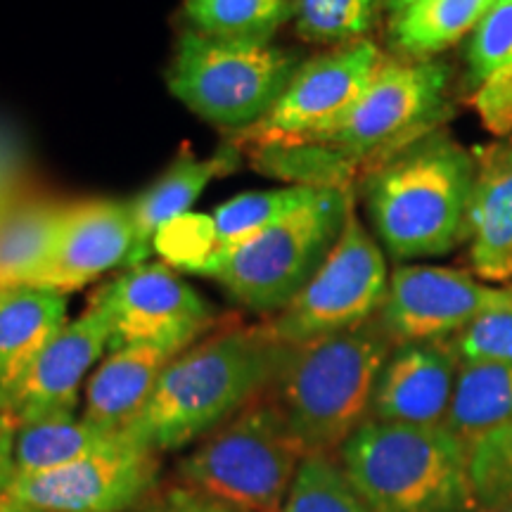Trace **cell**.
Here are the masks:
<instances>
[{
    "instance_id": "1",
    "label": "cell",
    "mask_w": 512,
    "mask_h": 512,
    "mask_svg": "<svg viewBox=\"0 0 512 512\" xmlns=\"http://www.w3.org/2000/svg\"><path fill=\"white\" fill-rule=\"evenodd\" d=\"M283 351L266 320H221L171 358L145 411L124 434L159 456L190 448L271 389Z\"/></svg>"
},
{
    "instance_id": "2",
    "label": "cell",
    "mask_w": 512,
    "mask_h": 512,
    "mask_svg": "<svg viewBox=\"0 0 512 512\" xmlns=\"http://www.w3.org/2000/svg\"><path fill=\"white\" fill-rule=\"evenodd\" d=\"M475 155L434 128L358 178L370 233L396 261L441 256L467 240Z\"/></svg>"
},
{
    "instance_id": "3",
    "label": "cell",
    "mask_w": 512,
    "mask_h": 512,
    "mask_svg": "<svg viewBox=\"0 0 512 512\" xmlns=\"http://www.w3.org/2000/svg\"><path fill=\"white\" fill-rule=\"evenodd\" d=\"M396 347L377 316L337 335L285 344L266 396L309 453H335L370 418L377 377Z\"/></svg>"
},
{
    "instance_id": "4",
    "label": "cell",
    "mask_w": 512,
    "mask_h": 512,
    "mask_svg": "<svg viewBox=\"0 0 512 512\" xmlns=\"http://www.w3.org/2000/svg\"><path fill=\"white\" fill-rule=\"evenodd\" d=\"M337 453L373 512L482 510L470 475V446L446 425L368 418Z\"/></svg>"
},
{
    "instance_id": "5",
    "label": "cell",
    "mask_w": 512,
    "mask_h": 512,
    "mask_svg": "<svg viewBox=\"0 0 512 512\" xmlns=\"http://www.w3.org/2000/svg\"><path fill=\"white\" fill-rule=\"evenodd\" d=\"M309 456L264 394L176 460L171 482L235 512H278Z\"/></svg>"
},
{
    "instance_id": "6",
    "label": "cell",
    "mask_w": 512,
    "mask_h": 512,
    "mask_svg": "<svg viewBox=\"0 0 512 512\" xmlns=\"http://www.w3.org/2000/svg\"><path fill=\"white\" fill-rule=\"evenodd\" d=\"M354 204L351 188H318L283 221L216 252L202 278L214 280L242 309L278 316L328 259Z\"/></svg>"
},
{
    "instance_id": "7",
    "label": "cell",
    "mask_w": 512,
    "mask_h": 512,
    "mask_svg": "<svg viewBox=\"0 0 512 512\" xmlns=\"http://www.w3.org/2000/svg\"><path fill=\"white\" fill-rule=\"evenodd\" d=\"M306 57L273 43H228L181 27L166 86L178 102L230 138L273 110Z\"/></svg>"
},
{
    "instance_id": "8",
    "label": "cell",
    "mask_w": 512,
    "mask_h": 512,
    "mask_svg": "<svg viewBox=\"0 0 512 512\" xmlns=\"http://www.w3.org/2000/svg\"><path fill=\"white\" fill-rule=\"evenodd\" d=\"M451 93L448 62L387 55L347 117L313 145L328 147L363 174L399 147L441 128L451 117Z\"/></svg>"
},
{
    "instance_id": "9",
    "label": "cell",
    "mask_w": 512,
    "mask_h": 512,
    "mask_svg": "<svg viewBox=\"0 0 512 512\" xmlns=\"http://www.w3.org/2000/svg\"><path fill=\"white\" fill-rule=\"evenodd\" d=\"M387 290V254L354 207L323 266L278 316L266 318V325L283 344L337 335L373 320Z\"/></svg>"
},
{
    "instance_id": "10",
    "label": "cell",
    "mask_w": 512,
    "mask_h": 512,
    "mask_svg": "<svg viewBox=\"0 0 512 512\" xmlns=\"http://www.w3.org/2000/svg\"><path fill=\"white\" fill-rule=\"evenodd\" d=\"M384 57L370 38L306 57L273 110L254 128L233 136L230 145L261 150L318 143L347 117Z\"/></svg>"
},
{
    "instance_id": "11",
    "label": "cell",
    "mask_w": 512,
    "mask_h": 512,
    "mask_svg": "<svg viewBox=\"0 0 512 512\" xmlns=\"http://www.w3.org/2000/svg\"><path fill=\"white\" fill-rule=\"evenodd\" d=\"M88 304L107 320L110 351L157 344L181 354L221 323L214 306L164 261L124 268Z\"/></svg>"
},
{
    "instance_id": "12",
    "label": "cell",
    "mask_w": 512,
    "mask_h": 512,
    "mask_svg": "<svg viewBox=\"0 0 512 512\" xmlns=\"http://www.w3.org/2000/svg\"><path fill=\"white\" fill-rule=\"evenodd\" d=\"M162 484V456L126 434L79 463L15 477L12 501L41 512H128Z\"/></svg>"
},
{
    "instance_id": "13",
    "label": "cell",
    "mask_w": 512,
    "mask_h": 512,
    "mask_svg": "<svg viewBox=\"0 0 512 512\" xmlns=\"http://www.w3.org/2000/svg\"><path fill=\"white\" fill-rule=\"evenodd\" d=\"M512 306V285L496 287L444 266L399 264L377 320L394 344L448 339L486 311Z\"/></svg>"
},
{
    "instance_id": "14",
    "label": "cell",
    "mask_w": 512,
    "mask_h": 512,
    "mask_svg": "<svg viewBox=\"0 0 512 512\" xmlns=\"http://www.w3.org/2000/svg\"><path fill=\"white\" fill-rule=\"evenodd\" d=\"M105 354H110V328L102 313L88 304L81 316L67 320V325L36 358L12 394L5 415L15 425L76 415L81 389Z\"/></svg>"
},
{
    "instance_id": "15",
    "label": "cell",
    "mask_w": 512,
    "mask_h": 512,
    "mask_svg": "<svg viewBox=\"0 0 512 512\" xmlns=\"http://www.w3.org/2000/svg\"><path fill=\"white\" fill-rule=\"evenodd\" d=\"M136 230L128 202L86 200L69 204L53 254L31 287L67 297L114 268L131 266Z\"/></svg>"
},
{
    "instance_id": "16",
    "label": "cell",
    "mask_w": 512,
    "mask_h": 512,
    "mask_svg": "<svg viewBox=\"0 0 512 512\" xmlns=\"http://www.w3.org/2000/svg\"><path fill=\"white\" fill-rule=\"evenodd\" d=\"M460 361L451 339L396 344L377 377L370 418L399 425H444Z\"/></svg>"
},
{
    "instance_id": "17",
    "label": "cell",
    "mask_w": 512,
    "mask_h": 512,
    "mask_svg": "<svg viewBox=\"0 0 512 512\" xmlns=\"http://www.w3.org/2000/svg\"><path fill=\"white\" fill-rule=\"evenodd\" d=\"M475 185L467 211L470 264L486 283L512 280V140L475 147Z\"/></svg>"
},
{
    "instance_id": "18",
    "label": "cell",
    "mask_w": 512,
    "mask_h": 512,
    "mask_svg": "<svg viewBox=\"0 0 512 512\" xmlns=\"http://www.w3.org/2000/svg\"><path fill=\"white\" fill-rule=\"evenodd\" d=\"M178 351L157 344L114 349L83 387V418L102 430L124 434L155 394L159 377Z\"/></svg>"
},
{
    "instance_id": "19",
    "label": "cell",
    "mask_w": 512,
    "mask_h": 512,
    "mask_svg": "<svg viewBox=\"0 0 512 512\" xmlns=\"http://www.w3.org/2000/svg\"><path fill=\"white\" fill-rule=\"evenodd\" d=\"M238 166V155L233 145H226L207 159L192 155L190 147H181L174 162L164 169L150 188L128 200L133 230H136V247H133L131 266L147 264L155 254V238L159 230L190 214L197 197L209 188L214 178L226 176Z\"/></svg>"
},
{
    "instance_id": "20",
    "label": "cell",
    "mask_w": 512,
    "mask_h": 512,
    "mask_svg": "<svg viewBox=\"0 0 512 512\" xmlns=\"http://www.w3.org/2000/svg\"><path fill=\"white\" fill-rule=\"evenodd\" d=\"M67 320V297L60 292L31 285L0 292V413Z\"/></svg>"
},
{
    "instance_id": "21",
    "label": "cell",
    "mask_w": 512,
    "mask_h": 512,
    "mask_svg": "<svg viewBox=\"0 0 512 512\" xmlns=\"http://www.w3.org/2000/svg\"><path fill=\"white\" fill-rule=\"evenodd\" d=\"M69 202H22L0 216V292L34 285L53 254Z\"/></svg>"
},
{
    "instance_id": "22",
    "label": "cell",
    "mask_w": 512,
    "mask_h": 512,
    "mask_svg": "<svg viewBox=\"0 0 512 512\" xmlns=\"http://www.w3.org/2000/svg\"><path fill=\"white\" fill-rule=\"evenodd\" d=\"M496 0H418L389 19V43L394 55L408 60H432L475 31Z\"/></svg>"
},
{
    "instance_id": "23",
    "label": "cell",
    "mask_w": 512,
    "mask_h": 512,
    "mask_svg": "<svg viewBox=\"0 0 512 512\" xmlns=\"http://www.w3.org/2000/svg\"><path fill=\"white\" fill-rule=\"evenodd\" d=\"M121 437L124 434L102 430L79 413L22 422L15 425V444H12L17 477L79 463L112 446Z\"/></svg>"
},
{
    "instance_id": "24",
    "label": "cell",
    "mask_w": 512,
    "mask_h": 512,
    "mask_svg": "<svg viewBox=\"0 0 512 512\" xmlns=\"http://www.w3.org/2000/svg\"><path fill=\"white\" fill-rule=\"evenodd\" d=\"M512 422V366L460 363L444 425L467 446Z\"/></svg>"
},
{
    "instance_id": "25",
    "label": "cell",
    "mask_w": 512,
    "mask_h": 512,
    "mask_svg": "<svg viewBox=\"0 0 512 512\" xmlns=\"http://www.w3.org/2000/svg\"><path fill=\"white\" fill-rule=\"evenodd\" d=\"M292 0H183V27L228 43H273Z\"/></svg>"
},
{
    "instance_id": "26",
    "label": "cell",
    "mask_w": 512,
    "mask_h": 512,
    "mask_svg": "<svg viewBox=\"0 0 512 512\" xmlns=\"http://www.w3.org/2000/svg\"><path fill=\"white\" fill-rule=\"evenodd\" d=\"M387 0H292V27L313 46H349L366 41Z\"/></svg>"
},
{
    "instance_id": "27",
    "label": "cell",
    "mask_w": 512,
    "mask_h": 512,
    "mask_svg": "<svg viewBox=\"0 0 512 512\" xmlns=\"http://www.w3.org/2000/svg\"><path fill=\"white\" fill-rule=\"evenodd\" d=\"M316 190L318 188H311V185H287V188L252 190L230 197L228 202L211 211L216 238H219L216 252L240 245L242 240L283 221L292 211L304 207L316 195Z\"/></svg>"
},
{
    "instance_id": "28",
    "label": "cell",
    "mask_w": 512,
    "mask_h": 512,
    "mask_svg": "<svg viewBox=\"0 0 512 512\" xmlns=\"http://www.w3.org/2000/svg\"><path fill=\"white\" fill-rule=\"evenodd\" d=\"M278 512H373L332 453H309Z\"/></svg>"
},
{
    "instance_id": "29",
    "label": "cell",
    "mask_w": 512,
    "mask_h": 512,
    "mask_svg": "<svg viewBox=\"0 0 512 512\" xmlns=\"http://www.w3.org/2000/svg\"><path fill=\"white\" fill-rule=\"evenodd\" d=\"M512 67V0H496L465 46V88Z\"/></svg>"
},
{
    "instance_id": "30",
    "label": "cell",
    "mask_w": 512,
    "mask_h": 512,
    "mask_svg": "<svg viewBox=\"0 0 512 512\" xmlns=\"http://www.w3.org/2000/svg\"><path fill=\"white\" fill-rule=\"evenodd\" d=\"M470 475L482 510L512 503V422L470 446Z\"/></svg>"
},
{
    "instance_id": "31",
    "label": "cell",
    "mask_w": 512,
    "mask_h": 512,
    "mask_svg": "<svg viewBox=\"0 0 512 512\" xmlns=\"http://www.w3.org/2000/svg\"><path fill=\"white\" fill-rule=\"evenodd\" d=\"M216 249H219V238L211 214L202 216L190 211L159 230L155 238V254L162 256L164 264L192 275H202Z\"/></svg>"
},
{
    "instance_id": "32",
    "label": "cell",
    "mask_w": 512,
    "mask_h": 512,
    "mask_svg": "<svg viewBox=\"0 0 512 512\" xmlns=\"http://www.w3.org/2000/svg\"><path fill=\"white\" fill-rule=\"evenodd\" d=\"M448 339L460 363H508L512 366V306L482 313Z\"/></svg>"
},
{
    "instance_id": "33",
    "label": "cell",
    "mask_w": 512,
    "mask_h": 512,
    "mask_svg": "<svg viewBox=\"0 0 512 512\" xmlns=\"http://www.w3.org/2000/svg\"><path fill=\"white\" fill-rule=\"evenodd\" d=\"M479 121L489 133L505 138L512 133V67L472 88L470 95Z\"/></svg>"
},
{
    "instance_id": "34",
    "label": "cell",
    "mask_w": 512,
    "mask_h": 512,
    "mask_svg": "<svg viewBox=\"0 0 512 512\" xmlns=\"http://www.w3.org/2000/svg\"><path fill=\"white\" fill-rule=\"evenodd\" d=\"M128 512H235L226 508V505L211 501L207 496L195 494V491L185 489V486L176 482L159 484L152 489L136 508Z\"/></svg>"
},
{
    "instance_id": "35",
    "label": "cell",
    "mask_w": 512,
    "mask_h": 512,
    "mask_svg": "<svg viewBox=\"0 0 512 512\" xmlns=\"http://www.w3.org/2000/svg\"><path fill=\"white\" fill-rule=\"evenodd\" d=\"M415 3H418V0H387V12H389V17L401 15L403 10H408V8H411V5H415Z\"/></svg>"
},
{
    "instance_id": "36",
    "label": "cell",
    "mask_w": 512,
    "mask_h": 512,
    "mask_svg": "<svg viewBox=\"0 0 512 512\" xmlns=\"http://www.w3.org/2000/svg\"><path fill=\"white\" fill-rule=\"evenodd\" d=\"M484 512H512V503H508V505H501V508H491V510H484Z\"/></svg>"
},
{
    "instance_id": "37",
    "label": "cell",
    "mask_w": 512,
    "mask_h": 512,
    "mask_svg": "<svg viewBox=\"0 0 512 512\" xmlns=\"http://www.w3.org/2000/svg\"><path fill=\"white\" fill-rule=\"evenodd\" d=\"M5 503H8V496L0 494V512H5Z\"/></svg>"
}]
</instances>
